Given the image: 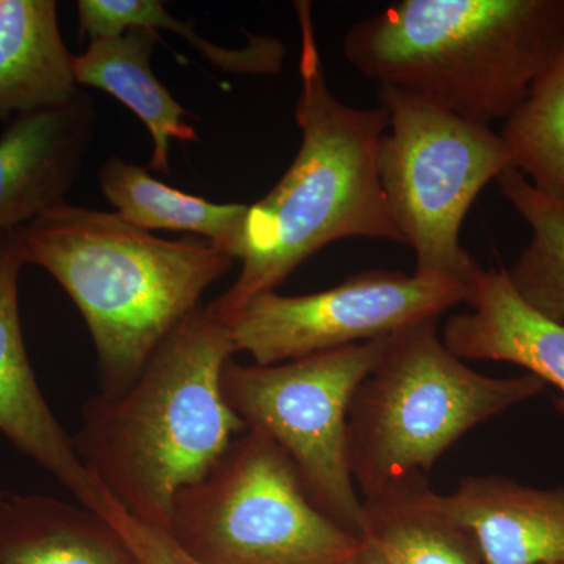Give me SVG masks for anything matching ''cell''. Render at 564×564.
Listing matches in <instances>:
<instances>
[{
	"mask_svg": "<svg viewBox=\"0 0 564 564\" xmlns=\"http://www.w3.org/2000/svg\"><path fill=\"white\" fill-rule=\"evenodd\" d=\"M300 25V150L280 182L248 206L236 282L207 310L231 322L248 302L276 292L315 252L350 237L404 245L386 204L377 154L389 117L383 107L358 109L334 96L315 35L313 6L293 3Z\"/></svg>",
	"mask_w": 564,
	"mask_h": 564,
	"instance_id": "cell-1",
	"label": "cell"
},
{
	"mask_svg": "<svg viewBox=\"0 0 564 564\" xmlns=\"http://www.w3.org/2000/svg\"><path fill=\"white\" fill-rule=\"evenodd\" d=\"M231 358L228 326L202 304L159 344L124 392L96 393L82 404L74 451L132 518L169 530L177 494L202 480L247 430L223 395Z\"/></svg>",
	"mask_w": 564,
	"mask_h": 564,
	"instance_id": "cell-2",
	"label": "cell"
},
{
	"mask_svg": "<svg viewBox=\"0 0 564 564\" xmlns=\"http://www.w3.org/2000/svg\"><path fill=\"white\" fill-rule=\"evenodd\" d=\"M20 234L25 263L46 270L80 311L106 397L135 381L152 351L236 262L199 237L162 239L117 212L68 203L21 226Z\"/></svg>",
	"mask_w": 564,
	"mask_h": 564,
	"instance_id": "cell-3",
	"label": "cell"
},
{
	"mask_svg": "<svg viewBox=\"0 0 564 564\" xmlns=\"http://www.w3.org/2000/svg\"><path fill=\"white\" fill-rule=\"evenodd\" d=\"M564 35V0H402L352 25L347 62L464 120L503 122Z\"/></svg>",
	"mask_w": 564,
	"mask_h": 564,
	"instance_id": "cell-4",
	"label": "cell"
},
{
	"mask_svg": "<svg viewBox=\"0 0 564 564\" xmlns=\"http://www.w3.org/2000/svg\"><path fill=\"white\" fill-rule=\"evenodd\" d=\"M545 391L536 375L494 378L448 350L437 321L386 337L348 410V464L362 499L411 477L478 425Z\"/></svg>",
	"mask_w": 564,
	"mask_h": 564,
	"instance_id": "cell-5",
	"label": "cell"
},
{
	"mask_svg": "<svg viewBox=\"0 0 564 564\" xmlns=\"http://www.w3.org/2000/svg\"><path fill=\"white\" fill-rule=\"evenodd\" d=\"M166 532L202 564H347L364 545L314 507L289 456L251 429L177 494Z\"/></svg>",
	"mask_w": 564,
	"mask_h": 564,
	"instance_id": "cell-6",
	"label": "cell"
},
{
	"mask_svg": "<svg viewBox=\"0 0 564 564\" xmlns=\"http://www.w3.org/2000/svg\"><path fill=\"white\" fill-rule=\"evenodd\" d=\"M388 131L377 169L386 204L415 273L469 282L478 263L459 240L464 218L486 185L514 169L491 126L478 124L399 88L378 87Z\"/></svg>",
	"mask_w": 564,
	"mask_h": 564,
	"instance_id": "cell-7",
	"label": "cell"
},
{
	"mask_svg": "<svg viewBox=\"0 0 564 564\" xmlns=\"http://www.w3.org/2000/svg\"><path fill=\"white\" fill-rule=\"evenodd\" d=\"M384 340L273 366L231 358L221 373L223 395L234 413L289 456L318 511L359 538L362 497L348 464V410Z\"/></svg>",
	"mask_w": 564,
	"mask_h": 564,
	"instance_id": "cell-8",
	"label": "cell"
},
{
	"mask_svg": "<svg viewBox=\"0 0 564 564\" xmlns=\"http://www.w3.org/2000/svg\"><path fill=\"white\" fill-rule=\"evenodd\" d=\"M467 284L440 274L370 270L307 295L256 296L228 326L234 356L273 366L372 343L466 303Z\"/></svg>",
	"mask_w": 564,
	"mask_h": 564,
	"instance_id": "cell-9",
	"label": "cell"
},
{
	"mask_svg": "<svg viewBox=\"0 0 564 564\" xmlns=\"http://www.w3.org/2000/svg\"><path fill=\"white\" fill-rule=\"evenodd\" d=\"M24 265L20 228L0 231V433L22 455L54 475L77 502L98 510L106 492L82 464L29 361L20 315Z\"/></svg>",
	"mask_w": 564,
	"mask_h": 564,
	"instance_id": "cell-10",
	"label": "cell"
},
{
	"mask_svg": "<svg viewBox=\"0 0 564 564\" xmlns=\"http://www.w3.org/2000/svg\"><path fill=\"white\" fill-rule=\"evenodd\" d=\"M98 124L85 91L61 106L21 115L0 133V231L21 228L66 203Z\"/></svg>",
	"mask_w": 564,
	"mask_h": 564,
	"instance_id": "cell-11",
	"label": "cell"
},
{
	"mask_svg": "<svg viewBox=\"0 0 564 564\" xmlns=\"http://www.w3.org/2000/svg\"><path fill=\"white\" fill-rule=\"evenodd\" d=\"M466 313L445 322L443 340L462 359L510 362L558 389L564 414V323L551 321L521 299L505 269L475 270L467 282Z\"/></svg>",
	"mask_w": 564,
	"mask_h": 564,
	"instance_id": "cell-12",
	"label": "cell"
},
{
	"mask_svg": "<svg viewBox=\"0 0 564 564\" xmlns=\"http://www.w3.org/2000/svg\"><path fill=\"white\" fill-rule=\"evenodd\" d=\"M440 502L473 534L485 564H564V485L470 475Z\"/></svg>",
	"mask_w": 564,
	"mask_h": 564,
	"instance_id": "cell-13",
	"label": "cell"
},
{
	"mask_svg": "<svg viewBox=\"0 0 564 564\" xmlns=\"http://www.w3.org/2000/svg\"><path fill=\"white\" fill-rule=\"evenodd\" d=\"M0 564H139L99 511L0 489Z\"/></svg>",
	"mask_w": 564,
	"mask_h": 564,
	"instance_id": "cell-14",
	"label": "cell"
},
{
	"mask_svg": "<svg viewBox=\"0 0 564 564\" xmlns=\"http://www.w3.org/2000/svg\"><path fill=\"white\" fill-rule=\"evenodd\" d=\"M158 40V33L148 29H131L113 39L90 41L84 54L74 55L73 70L77 87L109 93L140 118L152 141L150 169L170 176L172 140L196 141L198 132L185 120L191 111L152 69Z\"/></svg>",
	"mask_w": 564,
	"mask_h": 564,
	"instance_id": "cell-15",
	"label": "cell"
},
{
	"mask_svg": "<svg viewBox=\"0 0 564 564\" xmlns=\"http://www.w3.org/2000/svg\"><path fill=\"white\" fill-rule=\"evenodd\" d=\"M54 0H0V121L68 102L80 90Z\"/></svg>",
	"mask_w": 564,
	"mask_h": 564,
	"instance_id": "cell-16",
	"label": "cell"
},
{
	"mask_svg": "<svg viewBox=\"0 0 564 564\" xmlns=\"http://www.w3.org/2000/svg\"><path fill=\"white\" fill-rule=\"evenodd\" d=\"M361 540L388 564H485L473 534L444 510L429 477L362 499Z\"/></svg>",
	"mask_w": 564,
	"mask_h": 564,
	"instance_id": "cell-17",
	"label": "cell"
},
{
	"mask_svg": "<svg viewBox=\"0 0 564 564\" xmlns=\"http://www.w3.org/2000/svg\"><path fill=\"white\" fill-rule=\"evenodd\" d=\"M99 188L122 220L143 231L193 234L237 261L247 204L210 203L155 180L147 169L113 155L98 172Z\"/></svg>",
	"mask_w": 564,
	"mask_h": 564,
	"instance_id": "cell-18",
	"label": "cell"
},
{
	"mask_svg": "<svg viewBox=\"0 0 564 564\" xmlns=\"http://www.w3.org/2000/svg\"><path fill=\"white\" fill-rule=\"evenodd\" d=\"M80 36L90 41L113 39L131 29L170 31L188 41L214 68L237 76H274L285 57L281 40L269 35L247 33L243 47H223L196 35L193 22L172 17L159 0H79Z\"/></svg>",
	"mask_w": 564,
	"mask_h": 564,
	"instance_id": "cell-19",
	"label": "cell"
},
{
	"mask_svg": "<svg viewBox=\"0 0 564 564\" xmlns=\"http://www.w3.org/2000/svg\"><path fill=\"white\" fill-rule=\"evenodd\" d=\"M496 182L532 231L513 265L505 269L508 280L534 311L564 323V203L538 191L516 169Z\"/></svg>",
	"mask_w": 564,
	"mask_h": 564,
	"instance_id": "cell-20",
	"label": "cell"
},
{
	"mask_svg": "<svg viewBox=\"0 0 564 564\" xmlns=\"http://www.w3.org/2000/svg\"><path fill=\"white\" fill-rule=\"evenodd\" d=\"M500 135L514 169L538 191L564 203V35Z\"/></svg>",
	"mask_w": 564,
	"mask_h": 564,
	"instance_id": "cell-21",
	"label": "cell"
},
{
	"mask_svg": "<svg viewBox=\"0 0 564 564\" xmlns=\"http://www.w3.org/2000/svg\"><path fill=\"white\" fill-rule=\"evenodd\" d=\"M96 511L120 532L139 564H202L188 555L166 530L132 518L107 494L101 507Z\"/></svg>",
	"mask_w": 564,
	"mask_h": 564,
	"instance_id": "cell-22",
	"label": "cell"
},
{
	"mask_svg": "<svg viewBox=\"0 0 564 564\" xmlns=\"http://www.w3.org/2000/svg\"><path fill=\"white\" fill-rule=\"evenodd\" d=\"M347 564H388L381 558L377 551L370 545L364 543L361 551L358 552Z\"/></svg>",
	"mask_w": 564,
	"mask_h": 564,
	"instance_id": "cell-23",
	"label": "cell"
}]
</instances>
